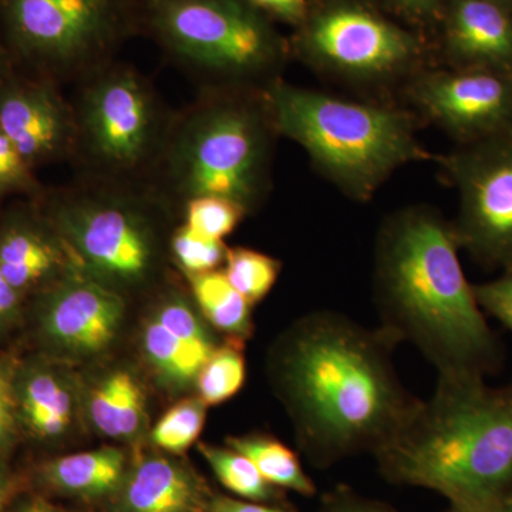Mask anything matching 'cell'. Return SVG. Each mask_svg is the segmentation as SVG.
Here are the masks:
<instances>
[{
    "label": "cell",
    "mask_w": 512,
    "mask_h": 512,
    "mask_svg": "<svg viewBox=\"0 0 512 512\" xmlns=\"http://www.w3.org/2000/svg\"><path fill=\"white\" fill-rule=\"evenodd\" d=\"M446 55L454 69L512 73V8L503 0H450Z\"/></svg>",
    "instance_id": "cell-16"
},
{
    "label": "cell",
    "mask_w": 512,
    "mask_h": 512,
    "mask_svg": "<svg viewBox=\"0 0 512 512\" xmlns=\"http://www.w3.org/2000/svg\"><path fill=\"white\" fill-rule=\"evenodd\" d=\"M450 512H512V491L483 503L454 505Z\"/></svg>",
    "instance_id": "cell-37"
},
{
    "label": "cell",
    "mask_w": 512,
    "mask_h": 512,
    "mask_svg": "<svg viewBox=\"0 0 512 512\" xmlns=\"http://www.w3.org/2000/svg\"><path fill=\"white\" fill-rule=\"evenodd\" d=\"M278 137L264 90L201 89L174 111L148 185L181 215L192 198H224L248 215L272 190Z\"/></svg>",
    "instance_id": "cell-4"
},
{
    "label": "cell",
    "mask_w": 512,
    "mask_h": 512,
    "mask_svg": "<svg viewBox=\"0 0 512 512\" xmlns=\"http://www.w3.org/2000/svg\"><path fill=\"white\" fill-rule=\"evenodd\" d=\"M248 212L235 202L218 197H198L185 202L183 224L205 238L222 241L231 234Z\"/></svg>",
    "instance_id": "cell-27"
},
{
    "label": "cell",
    "mask_w": 512,
    "mask_h": 512,
    "mask_svg": "<svg viewBox=\"0 0 512 512\" xmlns=\"http://www.w3.org/2000/svg\"><path fill=\"white\" fill-rule=\"evenodd\" d=\"M198 448L220 483L242 500L275 503L281 497L278 488L269 484L254 463L234 448H222L211 444H200Z\"/></svg>",
    "instance_id": "cell-23"
},
{
    "label": "cell",
    "mask_w": 512,
    "mask_h": 512,
    "mask_svg": "<svg viewBox=\"0 0 512 512\" xmlns=\"http://www.w3.org/2000/svg\"><path fill=\"white\" fill-rule=\"evenodd\" d=\"M39 202L80 271L117 292L153 278L170 248L167 222L180 215L148 184L82 177Z\"/></svg>",
    "instance_id": "cell-6"
},
{
    "label": "cell",
    "mask_w": 512,
    "mask_h": 512,
    "mask_svg": "<svg viewBox=\"0 0 512 512\" xmlns=\"http://www.w3.org/2000/svg\"><path fill=\"white\" fill-rule=\"evenodd\" d=\"M35 171L0 131V202L15 195L40 200L47 188L37 180Z\"/></svg>",
    "instance_id": "cell-31"
},
{
    "label": "cell",
    "mask_w": 512,
    "mask_h": 512,
    "mask_svg": "<svg viewBox=\"0 0 512 512\" xmlns=\"http://www.w3.org/2000/svg\"><path fill=\"white\" fill-rule=\"evenodd\" d=\"M400 343L333 311L303 316L276 342L271 376L313 466L375 454L417 412L394 367Z\"/></svg>",
    "instance_id": "cell-1"
},
{
    "label": "cell",
    "mask_w": 512,
    "mask_h": 512,
    "mask_svg": "<svg viewBox=\"0 0 512 512\" xmlns=\"http://www.w3.org/2000/svg\"><path fill=\"white\" fill-rule=\"evenodd\" d=\"M0 23L15 66L76 84L138 35L137 0H0Z\"/></svg>",
    "instance_id": "cell-9"
},
{
    "label": "cell",
    "mask_w": 512,
    "mask_h": 512,
    "mask_svg": "<svg viewBox=\"0 0 512 512\" xmlns=\"http://www.w3.org/2000/svg\"><path fill=\"white\" fill-rule=\"evenodd\" d=\"M90 416L104 436L123 439L133 436L144 416V394L134 377L117 372L93 392Z\"/></svg>",
    "instance_id": "cell-19"
},
{
    "label": "cell",
    "mask_w": 512,
    "mask_h": 512,
    "mask_svg": "<svg viewBox=\"0 0 512 512\" xmlns=\"http://www.w3.org/2000/svg\"><path fill=\"white\" fill-rule=\"evenodd\" d=\"M6 501V485L5 480H3L2 474H0V511H2L3 505H5Z\"/></svg>",
    "instance_id": "cell-42"
},
{
    "label": "cell",
    "mask_w": 512,
    "mask_h": 512,
    "mask_svg": "<svg viewBox=\"0 0 512 512\" xmlns=\"http://www.w3.org/2000/svg\"><path fill=\"white\" fill-rule=\"evenodd\" d=\"M228 247L218 239L198 235L185 224L177 225L170 238V254L184 275L217 271L227 259Z\"/></svg>",
    "instance_id": "cell-28"
},
{
    "label": "cell",
    "mask_w": 512,
    "mask_h": 512,
    "mask_svg": "<svg viewBox=\"0 0 512 512\" xmlns=\"http://www.w3.org/2000/svg\"><path fill=\"white\" fill-rule=\"evenodd\" d=\"M299 37L303 59L340 82L389 86L414 76L419 43L406 30L362 6L335 5L306 16Z\"/></svg>",
    "instance_id": "cell-10"
},
{
    "label": "cell",
    "mask_w": 512,
    "mask_h": 512,
    "mask_svg": "<svg viewBox=\"0 0 512 512\" xmlns=\"http://www.w3.org/2000/svg\"><path fill=\"white\" fill-rule=\"evenodd\" d=\"M143 342L148 360L171 382L183 384L197 379L205 365L157 318L148 323Z\"/></svg>",
    "instance_id": "cell-26"
},
{
    "label": "cell",
    "mask_w": 512,
    "mask_h": 512,
    "mask_svg": "<svg viewBox=\"0 0 512 512\" xmlns=\"http://www.w3.org/2000/svg\"><path fill=\"white\" fill-rule=\"evenodd\" d=\"M126 456L106 447L56 458L40 470L43 483L59 493L83 498L106 497L120 490Z\"/></svg>",
    "instance_id": "cell-18"
},
{
    "label": "cell",
    "mask_w": 512,
    "mask_h": 512,
    "mask_svg": "<svg viewBox=\"0 0 512 512\" xmlns=\"http://www.w3.org/2000/svg\"><path fill=\"white\" fill-rule=\"evenodd\" d=\"M407 94L457 144L512 131V73L454 67L419 72L407 82Z\"/></svg>",
    "instance_id": "cell-12"
},
{
    "label": "cell",
    "mask_w": 512,
    "mask_h": 512,
    "mask_svg": "<svg viewBox=\"0 0 512 512\" xmlns=\"http://www.w3.org/2000/svg\"><path fill=\"white\" fill-rule=\"evenodd\" d=\"M156 318L167 326L178 339L183 340L185 346L194 353L202 362H207L212 353V346L207 332L197 319V315L191 311L190 305L181 299L178 295L168 298L163 305L158 308Z\"/></svg>",
    "instance_id": "cell-30"
},
{
    "label": "cell",
    "mask_w": 512,
    "mask_h": 512,
    "mask_svg": "<svg viewBox=\"0 0 512 512\" xmlns=\"http://www.w3.org/2000/svg\"><path fill=\"white\" fill-rule=\"evenodd\" d=\"M282 264L272 256L249 248H228L225 271L229 284L251 305L261 302L274 288Z\"/></svg>",
    "instance_id": "cell-25"
},
{
    "label": "cell",
    "mask_w": 512,
    "mask_h": 512,
    "mask_svg": "<svg viewBox=\"0 0 512 512\" xmlns=\"http://www.w3.org/2000/svg\"><path fill=\"white\" fill-rule=\"evenodd\" d=\"M389 483L427 488L454 505L512 491V384L439 377L429 400L373 454Z\"/></svg>",
    "instance_id": "cell-3"
},
{
    "label": "cell",
    "mask_w": 512,
    "mask_h": 512,
    "mask_svg": "<svg viewBox=\"0 0 512 512\" xmlns=\"http://www.w3.org/2000/svg\"><path fill=\"white\" fill-rule=\"evenodd\" d=\"M205 318L221 332L241 340L251 333V303L229 284L222 271L184 275Z\"/></svg>",
    "instance_id": "cell-21"
},
{
    "label": "cell",
    "mask_w": 512,
    "mask_h": 512,
    "mask_svg": "<svg viewBox=\"0 0 512 512\" xmlns=\"http://www.w3.org/2000/svg\"><path fill=\"white\" fill-rule=\"evenodd\" d=\"M137 25L201 89L265 90L288 56L248 0H137Z\"/></svg>",
    "instance_id": "cell-7"
},
{
    "label": "cell",
    "mask_w": 512,
    "mask_h": 512,
    "mask_svg": "<svg viewBox=\"0 0 512 512\" xmlns=\"http://www.w3.org/2000/svg\"><path fill=\"white\" fill-rule=\"evenodd\" d=\"M503 2L507 3V5H510L512 8V0H503Z\"/></svg>",
    "instance_id": "cell-43"
},
{
    "label": "cell",
    "mask_w": 512,
    "mask_h": 512,
    "mask_svg": "<svg viewBox=\"0 0 512 512\" xmlns=\"http://www.w3.org/2000/svg\"><path fill=\"white\" fill-rule=\"evenodd\" d=\"M460 197L458 247L480 264L512 271V131L457 144L440 157Z\"/></svg>",
    "instance_id": "cell-11"
},
{
    "label": "cell",
    "mask_w": 512,
    "mask_h": 512,
    "mask_svg": "<svg viewBox=\"0 0 512 512\" xmlns=\"http://www.w3.org/2000/svg\"><path fill=\"white\" fill-rule=\"evenodd\" d=\"M473 291L480 308L512 330V271H504L494 281L473 285Z\"/></svg>",
    "instance_id": "cell-32"
},
{
    "label": "cell",
    "mask_w": 512,
    "mask_h": 512,
    "mask_svg": "<svg viewBox=\"0 0 512 512\" xmlns=\"http://www.w3.org/2000/svg\"><path fill=\"white\" fill-rule=\"evenodd\" d=\"M16 66L13 63L12 57H10L8 49H6L5 43L0 42V82L9 74L15 72Z\"/></svg>",
    "instance_id": "cell-40"
},
{
    "label": "cell",
    "mask_w": 512,
    "mask_h": 512,
    "mask_svg": "<svg viewBox=\"0 0 512 512\" xmlns=\"http://www.w3.org/2000/svg\"><path fill=\"white\" fill-rule=\"evenodd\" d=\"M318 512H400L392 505L356 493L348 485H336L320 498Z\"/></svg>",
    "instance_id": "cell-33"
},
{
    "label": "cell",
    "mask_w": 512,
    "mask_h": 512,
    "mask_svg": "<svg viewBox=\"0 0 512 512\" xmlns=\"http://www.w3.org/2000/svg\"><path fill=\"white\" fill-rule=\"evenodd\" d=\"M0 131L33 170L70 163L76 146L72 100L55 80L15 70L0 82Z\"/></svg>",
    "instance_id": "cell-13"
},
{
    "label": "cell",
    "mask_w": 512,
    "mask_h": 512,
    "mask_svg": "<svg viewBox=\"0 0 512 512\" xmlns=\"http://www.w3.org/2000/svg\"><path fill=\"white\" fill-rule=\"evenodd\" d=\"M13 387L5 369L0 367V448L8 443L13 427Z\"/></svg>",
    "instance_id": "cell-35"
},
{
    "label": "cell",
    "mask_w": 512,
    "mask_h": 512,
    "mask_svg": "<svg viewBox=\"0 0 512 512\" xmlns=\"http://www.w3.org/2000/svg\"><path fill=\"white\" fill-rule=\"evenodd\" d=\"M119 491L121 512H208L214 497L200 477L164 457L141 461Z\"/></svg>",
    "instance_id": "cell-17"
},
{
    "label": "cell",
    "mask_w": 512,
    "mask_h": 512,
    "mask_svg": "<svg viewBox=\"0 0 512 512\" xmlns=\"http://www.w3.org/2000/svg\"><path fill=\"white\" fill-rule=\"evenodd\" d=\"M458 249L453 224L429 205L384 220L373 272L380 328L416 346L439 377H483L497 365V342Z\"/></svg>",
    "instance_id": "cell-2"
},
{
    "label": "cell",
    "mask_w": 512,
    "mask_h": 512,
    "mask_svg": "<svg viewBox=\"0 0 512 512\" xmlns=\"http://www.w3.org/2000/svg\"><path fill=\"white\" fill-rule=\"evenodd\" d=\"M205 424V404L201 400H185L161 417L154 427V443L170 453H183L200 437Z\"/></svg>",
    "instance_id": "cell-29"
},
{
    "label": "cell",
    "mask_w": 512,
    "mask_h": 512,
    "mask_svg": "<svg viewBox=\"0 0 512 512\" xmlns=\"http://www.w3.org/2000/svg\"><path fill=\"white\" fill-rule=\"evenodd\" d=\"M248 2L265 15L275 16L292 25H302L303 20L308 16L306 0H248Z\"/></svg>",
    "instance_id": "cell-34"
},
{
    "label": "cell",
    "mask_w": 512,
    "mask_h": 512,
    "mask_svg": "<svg viewBox=\"0 0 512 512\" xmlns=\"http://www.w3.org/2000/svg\"><path fill=\"white\" fill-rule=\"evenodd\" d=\"M394 5L410 16H429L439 8L440 0H392Z\"/></svg>",
    "instance_id": "cell-39"
},
{
    "label": "cell",
    "mask_w": 512,
    "mask_h": 512,
    "mask_svg": "<svg viewBox=\"0 0 512 512\" xmlns=\"http://www.w3.org/2000/svg\"><path fill=\"white\" fill-rule=\"evenodd\" d=\"M20 404L30 430L42 439L60 436L72 420V396L53 373H30L23 382Z\"/></svg>",
    "instance_id": "cell-22"
},
{
    "label": "cell",
    "mask_w": 512,
    "mask_h": 512,
    "mask_svg": "<svg viewBox=\"0 0 512 512\" xmlns=\"http://www.w3.org/2000/svg\"><path fill=\"white\" fill-rule=\"evenodd\" d=\"M79 265L39 200L13 208L0 224V272L20 293L57 284Z\"/></svg>",
    "instance_id": "cell-15"
},
{
    "label": "cell",
    "mask_w": 512,
    "mask_h": 512,
    "mask_svg": "<svg viewBox=\"0 0 512 512\" xmlns=\"http://www.w3.org/2000/svg\"><path fill=\"white\" fill-rule=\"evenodd\" d=\"M228 447L249 458L261 476L278 490H291L313 497L316 485L303 470L299 457L281 441L264 434L229 437Z\"/></svg>",
    "instance_id": "cell-20"
},
{
    "label": "cell",
    "mask_w": 512,
    "mask_h": 512,
    "mask_svg": "<svg viewBox=\"0 0 512 512\" xmlns=\"http://www.w3.org/2000/svg\"><path fill=\"white\" fill-rule=\"evenodd\" d=\"M239 340L215 349L197 376L200 400L205 406H217L232 399L244 386L247 365Z\"/></svg>",
    "instance_id": "cell-24"
},
{
    "label": "cell",
    "mask_w": 512,
    "mask_h": 512,
    "mask_svg": "<svg viewBox=\"0 0 512 512\" xmlns=\"http://www.w3.org/2000/svg\"><path fill=\"white\" fill-rule=\"evenodd\" d=\"M264 92L278 136L299 144L352 200L369 201L394 171L436 158L417 138L412 114L399 107L343 99L282 77Z\"/></svg>",
    "instance_id": "cell-5"
},
{
    "label": "cell",
    "mask_w": 512,
    "mask_h": 512,
    "mask_svg": "<svg viewBox=\"0 0 512 512\" xmlns=\"http://www.w3.org/2000/svg\"><path fill=\"white\" fill-rule=\"evenodd\" d=\"M15 512H59L55 507H52L49 503H46L45 500H40V498H35V500H30L28 503L22 505V507L18 508Z\"/></svg>",
    "instance_id": "cell-41"
},
{
    "label": "cell",
    "mask_w": 512,
    "mask_h": 512,
    "mask_svg": "<svg viewBox=\"0 0 512 512\" xmlns=\"http://www.w3.org/2000/svg\"><path fill=\"white\" fill-rule=\"evenodd\" d=\"M208 512H293L286 508L269 505V503H256V501L235 500V498L215 495L212 497Z\"/></svg>",
    "instance_id": "cell-36"
},
{
    "label": "cell",
    "mask_w": 512,
    "mask_h": 512,
    "mask_svg": "<svg viewBox=\"0 0 512 512\" xmlns=\"http://www.w3.org/2000/svg\"><path fill=\"white\" fill-rule=\"evenodd\" d=\"M22 293L9 284L8 279L0 272V322L10 318L18 309Z\"/></svg>",
    "instance_id": "cell-38"
},
{
    "label": "cell",
    "mask_w": 512,
    "mask_h": 512,
    "mask_svg": "<svg viewBox=\"0 0 512 512\" xmlns=\"http://www.w3.org/2000/svg\"><path fill=\"white\" fill-rule=\"evenodd\" d=\"M123 316L121 293L82 271L49 286L40 306L47 338L77 353L106 349L116 338Z\"/></svg>",
    "instance_id": "cell-14"
},
{
    "label": "cell",
    "mask_w": 512,
    "mask_h": 512,
    "mask_svg": "<svg viewBox=\"0 0 512 512\" xmlns=\"http://www.w3.org/2000/svg\"><path fill=\"white\" fill-rule=\"evenodd\" d=\"M74 86L76 177L148 184L174 114L154 84L116 59Z\"/></svg>",
    "instance_id": "cell-8"
}]
</instances>
